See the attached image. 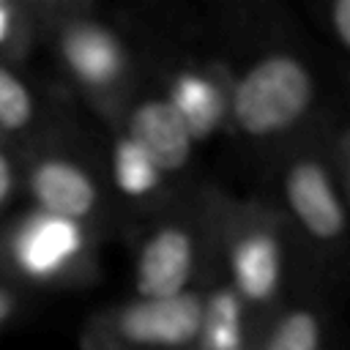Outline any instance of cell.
I'll use <instances>...</instances> for the list:
<instances>
[{"mask_svg": "<svg viewBox=\"0 0 350 350\" xmlns=\"http://www.w3.org/2000/svg\"><path fill=\"white\" fill-rule=\"evenodd\" d=\"M164 98L183 120L194 145L213 137L230 115V88H224L208 68H180L170 79Z\"/></svg>", "mask_w": 350, "mask_h": 350, "instance_id": "30bf717a", "label": "cell"}, {"mask_svg": "<svg viewBox=\"0 0 350 350\" xmlns=\"http://www.w3.org/2000/svg\"><path fill=\"white\" fill-rule=\"evenodd\" d=\"M60 60L68 74L93 93L118 88L129 74V52L115 30L93 19H74L60 30Z\"/></svg>", "mask_w": 350, "mask_h": 350, "instance_id": "8992f818", "label": "cell"}, {"mask_svg": "<svg viewBox=\"0 0 350 350\" xmlns=\"http://www.w3.org/2000/svg\"><path fill=\"white\" fill-rule=\"evenodd\" d=\"M230 287L252 306H268L282 287L284 254L276 230L268 221H246L230 241L227 252Z\"/></svg>", "mask_w": 350, "mask_h": 350, "instance_id": "5b68a950", "label": "cell"}, {"mask_svg": "<svg viewBox=\"0 0 350 350\" xmlns=\"http://www.w3.org/2000/svg\"><path fill=\"white\" fill-rule=\"evenodd\" d=\"M200 314L202 295L191 290L172 298H134L112 314L109 331L137 350H180L197 342Z\"/></svg>", "mask_w": 350, "mask_h": 350, "instance_id": "3957f363", "label": "cell"}, {"mask_svg": "<svg viewBox=\"0 0 350 350\" xmlns=\"http://www.w3.org/2000/svg\"><path fill=\"white\" fill-rule=\"evenodd\" d=\"M284 202L298 227L317 243H336L347 230L345 202L336 191L331 170L314 159L301 156L284 170Z\"/></svg>", "mask_w": 350, "mask_h": 350, "instance_id": "277c9868", "label": "cell"}, {"mask_svg": "<svg viewBox=\"0 0 350 350\" xmlns=\"http://www.w3.org/2000/svg\"><path fill=\"white\" fill-rule=\"evenodd\" d=\"M194 271V235L183 224L156 227L137 254V298H172L189 290Z\"/></svg>", "mask_w": 350, "mask_h": 350, "instance_id": "52a82bcc", "label": "cell"}, {"mask_svg": "<svg viewBox=\"0 0 350 350\" xmlns=\"http://www.w3.org/2000/svg\"><path fill=\"white\" fill-rule=\"evenodd\" d=\"M19 33H22L19 5L0 0V49H11L19 41Z\"/></svg>", "mask_w": 350, "mask_h": 350, "instance_id": "9a60e30c", "label": "cell"}, {"mask_svg": "<svg viewBox=\"0 0 350 350\" xmlns=\"http://www.w3.org/2000/svg\"><path fill=\"white\" fill-rule=\"evenodd\" d=\"M260 350H323V323L317 312L309 306L282 312L265 334Z\"/></svg>", "mask_w": 350, "mask_h": 350, "instance_id": "4fadbf2b", "label": "cell"}, {"mask_svg": "<svg viewBox=\"0 0 350 350\" xmlns=\"http://www.w3.org/2000/svg\"><path fill=\"white\" fill-rule=\"evenodd\" d=\"M347 180H350V159H347Z\"/></svg>", "mask_w": 350, "mask_h": 350, "instance_id": "d6986e66", "label": "cell"}, {"mask_svg": "<svg viewBox=\"0 0 350 350\" xmlns=\"http://www.w3.org/2000/svg\"><path fill=\"white\" fill-rule=\"evenodd\" d=\"M27 183L38 211H46L79 224L98 205V189L90 172L66 156L38 159L27 175Z\"/></svg>", "mask_w": 350, "mask_h": 350, "instance_id": "ba28073f", "label": "cell"}, {"mask_svg": "<svg viewBox=\"0 0 350 350\" xmlns=\"http://www.w3.org/2000/svg\"><path fill=\"white\" fill-rule=\"evenodd\" d=\"M314 101V77L306 63L287 52L257 57L230 85V118L254 139L290 131Z\"/></svg>", "mask_w": 350, "mask_h": 350, "instance_id": "6da1fadb", "label": "cell"}, {"mask_svg": "<svg viewBox=\"0 0 350 350\" xmlns=\"http://www.w3.org/2000/svg\"><path fill=\"white\" fill-rule=\"evenodd\" d=\"M126 134L156 161L164 175L180 172L194 150L191 134L164 96L142 98L139 104H134V109L129 112Z\"/></svg>", "mask_w": 350, "mask_h": 350, "instance_id": "9c48e42d", "label": "cell"}, {"mask_svg": "<svg viewBox=\"0 0 350 350\" xmlns=\"http://www.w3.org/2000/svg\"><path fill=\"white\" fill-rule=\"evenodd\" d=\"M109 170H112V180H115L118 191L131 200L150 197L164 180V172L156 167V161L126 131L120 137H115V142H112Z\"/></svg>", "mask_w": 350, "mask_h": 350, "instance_id": "7c38bea8", "label": "cell"}, {"mask_svg": "<svg viewBox=\"0 0 350 350\" xmlns=\"http://www.w3.org/2000/svg\"><path fill=\"white\" fill-rule=\"evenodd\" d=\"M85 227L79 221L30 211L8 235L11 265L30 282H57L85 254Z\"/></svg>", "mask_w": 350, "mask_h": 350, "instance_id": "7a4b0ae2", "label": "cell"}, {"mask_svg": "<svg viewBox=\"0 0 350 350\" xmlns=\"http://www.w3.org/2000/svg\"><path fill=\"white\" fill-rule=\"evenodd\" d=\"M14 309H16V298H14V293H11L8 287H0V325L14 314Z\"/></svg>", "mask_w": 350, "mask_h": 350, "instance_id": "ac0fdd59", "label": "cell"}, {"mask_svg": "<svg viewBox=\"0 0 350 350\" xmlns=\"http://www.w3.org/2000/svg\"><path fill=\"white\" fill-rule=\"evenodd\" d=\"M11 189H14V170H11V161L5 159V153L0 150V205L11 197Z\"/></svg>", "mask_w": 350, "mask_h": 350, "instance_id": "e0dca14e", "label": "cell"}, {"mask_svg": "<svg viewBox=\"0 0 350 350\" xmlns=\"http://www.w3.org/2000/svg\"><path fill=\"white\" fill-rule=\"evenodd\" d=\"M36 104L27 85L0 63V129L3 131H22L33 120Z\"/></svg>", "mask_w": 350, "mask_h": 350, "instance_id": "5bb4252c", "label": "cell"}, {"mask_svg": "<svg viewBox=\"0 0 350 350\" xmlns=\"http://www.w3.org/2000/svg\"><path fill=\"white\" fill-rule=\"evenodd\" d=\"M331 25L342 41V46L350 52V0H336L331 8Z\"/></svg>", "mask_w": 350, "mask_h": 350, "instance_id": "2e32d148", "label": "cell"}, {"mask_svg": "<svg viewBox=\"0 0 350 350\" xmlns=\"http://www.w3.org/2000/svg\"><path fill=\"white\" fill-rule=\"evenodd\" d=\"M197 350H252L249 309L230 284L213 287L202 295V314L197 331Z\"/></svg>", "mask_w": 350, "mask_h": 350, "instance_id": "8fae6325", "label": "cell"}]
</instances>
